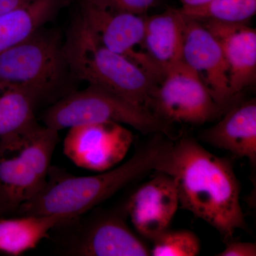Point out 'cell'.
<instances>
[{
    "label": "cell",
    "instance_id": "44dd1931",
    "mask_svg": "<svg viewBox=\"0 0 256 256\" xmlns=\"http://www.w3.org/2000/svg\"><path fill=\"white\" fill-rule=\"evenodd\" d=\"M92 4L111 11L146 15L149 10L156 8L160 0H86Z\"/></svg>",
    "mask_w": 256,
    "mask_h": 256
},
{
    "label": "cell",
    "instance_id": "ffe728a7",
    "mask_svg": "<svg viewBox=\"0 0 256 256\" xmlns=\"http://www.w3.org/2000/svg\"><path fill=\"white\" fill-rule=\"evenodd\" d=\"M153 256H196L201 252L200 238L192 230L168 228L152 240Z\"/></svg>",
    "mask_w": 256,
    "mask_h": 256
},
{
    "label": "cell",
    "instance_id": "9c48e42d",
    "mask_svg": "<svg viewBox=\"0 0 256 256\" xmlns=\"http://www.w3.org/2000/svg\"><path fill=\"white\" fill-rule=\"evenodd\" d=\"M132 142V132L124 124H82L69 128L64 141V153L79 168L102 172L121 162Z\"/></svg>",
    "mask_w": 256,
    "mask_h": 256
},
{
    "label": "cell",
    "instance_id": "ba28073f",
    "mask_svg": "<svg viewBox=\"0 0 256 256\" xmlns=\"http://www.w3.org/2000/svg\"><path fill=\"white\" fill-rule=\"evenodd\" d=\"M79 18L104 46L127 57L160 82L164 73L143 46L146 15L102 9L82 0Z\"/></svg>",
    "mask_w": 256,
    "mask_h": 256
},
{
    "label": "cell",
    "instance_id": "30bf717a",
    "mask_svg": "<svg viewBox=\"0 0 256 256\" xmlns=\"http://www.w3.org/2000/svg\"><path fill=\"white\" fill-rule=\"evenodd\" d=\"M184 15L182 60L200 77L222 110L229 108L234 99L220 43L202 20Z\"/></svg>",
    "mask_w": 256,
    "mask_h": 256
},
{
    "label": "cell",
    "instance_id": "8fae6325",
    "mask_svg": "<svg viewBox=\"0 0 256 256\" xmlns=\"http://www.w3.org/2000/svg\"><path fill=\"white\" fill-rule=\"evenodd\" d=\"M178 206L174 180L156 172V175L131 195L126 210L138 233L152 240L169 228Z\"/></svg>",
    "mask_w": 256,
    "mask_h": 256
},
{
    "label": "cell",
    "instance_id": "7c38bea8",
    "mask_svg": "<svg viewBox=\"0 0 256 256\" xmlns=\"http://www.w3.org/2000/svg\"><path fill=\"white\" fill-rule=\"evenodd\" d=\"M69 255L148 256L150 249L120 216H101L89 222L69 245Z\"/></svg>",
    "mask_w": 256,
    "mask_h": 256
},
{
    "label": "cell",
    "instance_id": "277c9868",
    "mask_svg": "<svg viewBox=\"0 0 256 256\" xmlns=\"http://www.w3.org/2000/svg\"><path fill=\"white\" fill-rule=\"evenodd\" d=\"M58 141V131L38 124L0 142V214L18 210L42 190Z\"/></svg>",
    "mask_w": 256,
    "mask_h": 256
},
{
    "label": "cell",
    "instance_id": "603a6c76",
    "mask_svg": "<svg viewBox=\"0 0 256 256\" xmlns=\"http://www.w3.org/2000/svg\"><path fill=\"white\" fill-rule=\"evenodd\" d=\"M34 0H0V16L32 2Z\"/></svg>",
    "mask_w": 256,
    "mask_h": 256
},
{
    "label": "cell",
    "instance_id": "52a82bcc",
    "mask_svg": "<svg viewBox=\"0 0 256 256\" xmlns=\"http://www.w3.org/2000/svg\"><path fill=\"white\" fill-rule=\"evenodd\" d=\"M150 110L170 124L194 126L213 120L224 111L200 77L183 60L165 72Z\"/></svg>",
    "mask_w": 256,
    "mask_h": 256
},
{
    "label": "cell",
    "instance_id": "2e32d148",
    "mask_svg": "<svg viewBox=\"0 0 256 256\" xmlns=\"http://www.w3.org/2000/svg\"><path fill=\"white\" fill-rule=\"evenodd\" d=\"M68 0H34L0 16V54L41 30Z\"/></svg>",
    "mask_w": 256,
    "mask_h": 256
},
{
    "label": "cell",
    "instance_id": "4fadbf2b",
    "mask_svg": "<svg viewBox=\"0 0 256 256\" xmlns=\"http://www.w3.org/2000/svg\"><path fill=\"white\" fill-rule=\"evenodd\" d=\"M220 43L228 65L230 89L235 99L256 79V31L247 22L202 20Z\"/></svg>",
    "mask_w": 256,
    "mask_h": 256
},
{
    "label": "cell",
    "instance_id": "e0dca14e",
    "mask_svg": "<svg viewBox=\"0 0 256 256\" xmlns=\"http://www.w3.org/2000/svg\"><path fill=\"white\" fill-rule=\"evenodd\" d=\"M63 215H24L0 220V252L20 256L32 250L46 238L48 232L70 220Z\"/></svg>",
    "mask_w": 256,
    "mask_h": 256
},
{
    "label": "cell",
    "instance_id": "7a4b0ae2",
    "mask_svg": "<svg viewBox=\"0 0 256 256\" xmlns=\"http://www.w3.org/2000/svg\"><path fill=\"white\" fill-rule=\"evenodd\" d=\"M156 134L124 164L92 176H76L50 166L42 190L20 207L24 215H63L73 220L106 201L126 185L156 169L169 141Z\"/></svg>",
    "mask_w": 256,
    "mask_h": 256
},
{
    "label": "cell",
    "instance_id": "5b68a950",
    "mask_svg": "<svg viewBox=\"0 0 256 256\" xmlns=\"http://www.w3.org/2000/svg\"><path fill=\"white\" fill-rule=\"evenodd\" d=\"M43 121L44 126L58 132L82 124L112 122L127 124L143 134L169 137L172 134V124L149 109L92 86L57 101L44 112Z\"/></svg>",
    "mask_w": 256,
    "mask_h": 256
},
{
    "label": "cell",
    "instance_id": "ac0fdd59",
    "mask_svg": "<svg viewBox=\"0 0 256 256\" xmlns=\"http://www.w3.org/2000/svg\"><path fill=\"white\" fill-rule=\"evenodd\" d=\"M43 96L38 90L24 87L0 92V142L12 140L38 124L34 111Z\"/></svg>",
    "mask_w": 256,
    "mask_h": 256
},
{
    "label": "cell",
    "instance_id": "7402d4cb",
    "mask_svg": "<svg viewBox=\"0 0 256 256\" xmlns=\"http://www.w3.org/2000/svg\"><path fill=\"white\" fill-rule=\"evenodd\" d=\"M218 256H256V242H229Z\"/></svg>",
    "mask_w": 256,
    "mask_h": 256
},
{
    "label": "cell",
    "instance_id": "9a60e30c",
    "mask_svg": "<svg viewBox=\"0 0 256 256\" xmlns=\"http://www.w3.org/2000/svg\"><path fill=\"white\" fill-rule=\"evenodd\" d=\"M184 31L185 15L180 9L146 15L144 50L164 74L182 62Z\"/></svg>",
    "mask_w": 256,
    "mask_h": 256
},
{
    "label": "cell",
    "instance_id": "3957f363",
    "mask_svg": "<svg viewBox=\"0 0 256 256\" xmlns=\"http://www.w3.org/2000/svg\"><path fill=\"white\" fill-rule=\"evenodd\" d=\"M64 54L67 68L76 78L150 110L158 82L127 57L104 46L79 18L64 44Z\"/></svg>",
    "mask_w": 256,
    "mask_h": 256
},
{
    "label": "cell",
    "instance_id": "cb8c5ba5",
    "mask_svg": "<svg viewBox=\"0 0 256 256\" xmlns=\"http://www.w3.org/2000/svg\"><path fill=\"white\" fill-rule=\"evenodd\" d=\"M182 4V9L190 10L204 6L212 0H180Z\"/></svg>",
    "mask_w": 256,
    "mask_h": 256
},
{
    "label": "cell",
    "instance_id": "6da1fadb",
    "mask_svg": "<svg viewBox=\"0 0 256 256\" xmlns=\"http://www.w3.org/2000/svg\"><path fill=\"white\" fill-rule=\"evenodd\" d=\"M154 170L174 180L182 208L212 226L224 240L238 229L246 230L240 184L230 160L184 138L168 142Z\"/></svg>",
    "mask_w": 256,
    "mask_h": 256
},
{
    "label": "cell",
    "instance_id": "d6986e66",
    "mask_svg": "<svg viewBox=\"0 0 256 256\" xmlns=\"http://www.w3.org/2000/svg\"><path fill=\"white\" fill-rule=\"evenodd\" d=\"M183 14L200 20L247 22L256 13V0H212L195 9L180 8Z\"/></svg>",
    "mask_w": 256,
    "mask_h": 256
},
{
    "label": "cell",
    "instance_id": "5bb4252c",
    "mask_svg": "<svg viewBox=\"0 0 256 256\" xmlns=\"http://www.w3.org/2000/svg\"><path fill=\"white\" fill-rule=\"evenodd\" d=\"M202 140L220 149L247 158L256 164L255 99L229 108L216 124L202 132Z\"/></svg>",
    "mask_w": 256,
    "mask_h": 256
},
{
    "label": "cell",
    "instance_id": "8992f818",
    "mask_svg": "<svg viewBox=\"0 0 256 256\" xmlns=\"http://www.w3.org/2000/svg\"><path fill=\"white\" fill-rule=\"evenodd\" d=\"M66 69L60 34L41 28L0 54V92L24 87L45 95L60 85Z\"/></svg>",
    "mask_w": 256,
    "mask_h": 256
}]
</instances>
